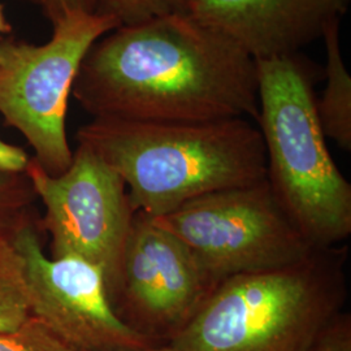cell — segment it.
Here are the masks:
<instances>
[{
  "label": "cell",
  "instance_id": "cell-4",
  "mask_svg": "<svg viewBox=\"0 0 351 351\" xmlns=\"http://www.w3.org/2000/svg\"><path fill=\"white\" fill-rule=\"evenodd\" d=\"M258 128L267 181L277 201L315 249L351 234V185L335 163L316 112L310 60L300 53L256 60Z\"/></svg>",
  "mask_w": 351,
  "mask_h": 351
},
{
  "label": "cell",
  "instance_id": "cell-11",
  "mask_svg": "<svg viewBox=\"0 0 351 351\" xmlns=\"http://www.w3.org/2000/svg\"><path fill=\"white\" fill-rule=\"evenodd\" d=\"M324 39L326 88L316 98V112L326 138L335 141L342 150H351V77L339 47V21L326 26Z\"/></svg>",
  "mask_w": 351,
  "mask_h": 351
},
{
  "label": "cell",
  "instance_id": "cell-10",
  "mask_svg": "<svg viewBox=\"0 0 351 351\" xmlns=\"http://www.w3.org/2000/svg\"><path fill=\"white\" fill-rule=\"evenodd\" d=\"M351 0H189L188 13L255 60L298 53L339 21Z\"/></svg>",
  "mask_w": 351,
  "mask_h": 351
},
{
  "label": "cell",
  "instance_id": "cell-19",
  "mask_svg": "<svg viewBox=\"0 0 351 351\" xmlns=\"http://www.w3.org/2000/svg\"><path fill=\"white\" fill-rule=\"evenodd\" d=\"M12 30V26L10 25V23L7 21V17L4 14V10H3V5L0 4V37L3 34H8L11 33Z\"/></svg>",
  "mask_w": 351,
  "mask_h": 351
},
{
  "label": "cell",
  "instance_id": "cell-5",
  "mask_svg": "<svg viewBox=\"0 0 351 351\" xmlns=\"http://www.w3.org/2000/svg\"><path fill=\"white\" fill-rule=\"evenodd\" d=\"M116 27L112 19L75 11L52 25V36L40 46L0 38V114L24 136L49 175H62L73 159L66 110L81 63Z\"/></svg>",
  "mask_w": 351,
  "mask_h": 351
},
{
  "label": "cell",
  "instance_id": "cell-13",
  "mask_svg": "<svg viewBox=\"0 0 351 351\" xmlns=\"http://www.w3.org/2000/svg\"><path fill=\"white\" fill-rule=\"evenodd\" d=\"M188 5L189 0H93V13L112 19L120 27L188 13Z\"/></svg>",
  "mask_w": 351,
  "mask_h": 351
},
{
  "label": "cell",
  "instance_id": "cell-8",
  "mask_svg": "<svg viewBox=\"0 0 351 351\" xmlns=\"http://www.w3.org/2000/svg\"><path fill=\"white\" fill-rule=\"evenodd\" d=\"M219 284L181 239L150 216L134 213L111 297L126 326L158 343H171Z\"/></svg>",
  "mask_w": 351,
  "mask_h": 351
},
{
  "label": "cell",
  "instance_id": "cell-7",
  "mask_svg": "<svg viewBox=\"0 0 351 351\" xmlns=\"http://www.w3.org/2000/svg\"><path fill=\"white\" fill-rule=\"evenodd\" d=\"M25 175L46 210L51 258L77 256L98 265L111 301L136 213L121 176L84 143L62 175H49L33 156Z\"/></svg>",
  "mask_w": 351,
  "mask_h": 351
},
{
  "label": "cell",
  "instance_id": "cell-16",
  "mask_svg": "<svg viewBox=\"0 0 351 351\" xmlns=\"http://www.w3.org/2000/svg\"><path fill=\"white\" fill-rule=\"evenodd\" d=\"M33 5L42 13L51 25H55L66 14L75 11H86L93 13V0H17Z\"/></svg>",
  "mask_w": 351,
  "mask_h": 351
},
{
  "label": "cell",
  "instance_id": "cell-20",
  "mask_svg": "<svg viewBox=\"0 0 351 351\" xmlns=\"http://www.w3.org/2000/svg\"><path fill=\"white\" fill-rule=\"evenodd\" d=\"M128 351H178L175 346H172L171 343H165V345H158V346H152V348H146V349H139V350H128Z\"/></svg>",
  "mask_w": 351,
  "mask_h": 351
},
{
  "label": "cell",
  "instance_id": "cell-17",
  "mask_svg": "<svg viewBox=\"0 0 351 351\" xmlns=\"http://www.w3.org/2000/svg\"><path fill=\"white\" fill-rule=\"evenodd\" d=\"M314 351H351V316L342 313L326 330Z\"/></svg>",
  "mask_w": 351,
  "mask_h": 351
},
{
  "label": "cell",
  "instance_id": "cell-2",
  "mask_svg": "<svg viewBox=\"0 0 351 351\" xmlns=\"http://www.w3.org/2000/svg\"><path fill=\"white\" fill-rule=\"evenodd\" d=\"M125 182L134 213L160 217L202 195L267 178L261 130L250 119L143 123L93 119L77 132Z\"/></svg>",
  "mask_w": 351,
  "mask_h": 351
},
{
  "label": "cell",
  "instance_id": "cell-12",
  "mask_svg": "<svg viewBox=\"0 0 351 351\" xmlns=\"http://www.w3.org/2000/svg\"><path fill=\"white\" fill-rule=\"evenodd\" d=\"M29 315L23 259L12 234L0 229V330L17 328Z\"/></svg>",
  "mask_w": 351,
  "mask_h": 351
},
{
  "label": "cell",
  "instance_id": "cell-14",
  "mask_svg": "<svg viewBox=\"0 0 351 351\" xmlns=\"http://www.w3.org/2000/svg\"><path fill=\"white\" fill-rule=\"evenodd\" d=\"M36 194L25 173H0V229L13 232L27 221Z\"/></svg>",
  "mask_w": 351,
  "mask_h": 351
},
{
  "label": "cell",
  "instance_id": "cell-15",
  "mask_svg": "<svg viewBox=\"0 0 351 351\" xmlns=\"http://www.w3.org/2000/svg\"><path fill=\"white\" fill-rule=\"evenodd\" d=\"M0 351H72L33 315L14 329L0 330Z\"/></svg>",
  "mask_w": 351,
  "mask_h": 351
},
{
  "label": "cell",
  "instance_id": "cell-1",
  "mask_svg": "<svg viewBox=\"0 0 351 351\" xmlns=\"http://www.w3.org/2000/svg\"><path fill=\"white\" fill-rule=\"evenodd\" d=\"M72 95L94 119L204 123L259 114L256 60L189 13L104 34L85 55Z\"/></svg>",
  "mask_w": 351,
  "mask_h": 351
},
{
  "label": "cell",
  "instance_id": "cell-18",
  "mask_svg": "<svg viewBox=\"0 0 351 351\" xmlns=\"http://www.w3.org/2000/svg\"><path fill=\"white\" fill-rule=\"evenodd\" d=\"M30 162V156L24 149L5 142L0 137V173L23 175Z\"/></svg>",
  "mask_w": 351,
  "mask_h": 351
},
{
  "label": "cell",
  "instance_id": "cell-6",
  "mask_svg": "<svg viewBox=\"0 0 351 351\" xmlns=\"http://www.w3.org/2000/svg\"><path fill=\"white\" fill-rule=\"evenodd\" d=\"M151 219L181 239L217 282L301 263L317 250L294 226L267 178L202 195Z\"/></svg>",
  "mask_w": 351,
  "mask_h": 351
},
{
  "label": "cell",
  "instance_id": "cell-3",
  "mask_svg": "<svg viewBox=\"0 0 351 351\" xmlns=\"http://www.w3.org/2000/svg\"><path fill=\"white\" fill-rule=\"evenodd\" d=\"M345 243L301 263L229 277L171 345L178 351H314L348 300Z\"/></svg>",
  "mask_w": 351,
  "mask_h": 351
},
{
  "label": "cell",
  "instance_id": "cell-9",
  "mask_svg": "<svg viewBox=\"0 0 351 351\" xmlns=\"http://www.w3.org/2000/svg\"><path fill=\"white\" fill-rule=\"evenodd\" d=\"M12 241L24 263L30 315L71 350H139L163 345L139 335L117 316L98 265L77 256L49 258L29 220L13 232Z\"/></svg>",
  "mask_w": 351,
  "mask_h": 351
}]
</instances>
